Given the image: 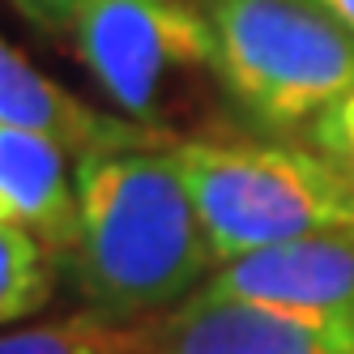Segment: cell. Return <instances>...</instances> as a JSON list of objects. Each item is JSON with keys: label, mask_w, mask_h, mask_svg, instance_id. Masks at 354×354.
Listing matches in <instances>:
<instances>
[{"label": "cell", "mask_w": 354, "mask_h": 354, "mask_svg": "<svg viewBox=\"0 0 354 354\" xmlns=\"http://www.w3.org/2000/svg\"><path fill=\"white\" fill-rule=\"evenodd\" d=\"M73 188L77 239L60 265L90 312L124 324L171 312L218 269L167 145L77 154Z\"/></svg>", "instance_id": "6da1fadb"}, {"label": "cell", "mask_w": 354, "mask_h": 354, "mask_svg": "<svg viewBox=\"0 0 354 354\" xmlns=\"http://www.w3.org/2000/svg\"><path fill=\"white\" fill-rule=\"evenodd\" d=\"M218 265L273 243L354 231V184L320 149L180 133L167 141Z\"/></svg>", "instance_id": "7a4b0ae2"}, {"label": "cell", "mask_w": 354, "mask_h": 354, "mask_svg": "<svg viewBox=\"0 0 354 354\" xmlns=\"http://www.w3.org/2000/svg\"><path fill=\"white\" fill-rule=\"evenodd\" d=\"M218 86L261 133L312 129L354 90V39L312 0H205Z\"/></svg>", "instance_id": "3957f363"}, {"label": "cell", "mask_w": 354, "mask_h": 354, "mask_svg": "<svg viewBox=\"0 0 354 354\" xmlns=\"http://www.w3.org/2000/svg\"><path fill=\"white\" fill-rule=\"evenodd\" d=\"M73 56L124 120L154 133L171 129L175 98L218 77V39L205 0H90L73 21Z\"/></svg>", "instance_id": "277c9868"}, {"label": "cell", "mask_w": 354, "mask_h": 354, "mask_svg": "<svg viewBox=\"0 0 354 354\" xmlns=\"http://www.w3.org/2000/svg\"><path fill=\"white\" fill-rule=\"evenodd\" d=\"M129 324L141 354H354V324L209 299L201 290L180 308Z\"/></svg>", "instance_id": "5b68a950"}, {"label": "cell", "mask_w": 354, "mask_h": 354, "mask_svg": "<svg viewBox=\"0 0 354 354\" xmlns=\"http://www.w3.org/2000/svg\"><path fill=\"white\" fill-rule=\"evenodd\" d=\"M201 295L354 324V231L273 243L218 265Z\"/></svg>", "instance_id": "8992f818"}, {"label": "cell", "mask_w": 354, "mask_h": 354, "mask_svg": "<svg viewBox=\"0 0 354 354\" xmlns=\"http://www.w3.org/2000/svg\"><path fill=\"white\" fill-rule=\"evenodd\" d=\"M0 124L52 137L73 158L90 154V149H129V145H167L171 141L167 133H154L145 124L94 111L77 94L56 86L47 73H39L5 35H0Z\"/></svg>", "instance_id": "52a82bcc"}, {"label": "cell", "mask_w": 354, "mask_h": 354, "mask_svg": "<svg viewBox=\"0 0 354 354\" xmlns=\"http://www.w3.org/2000/svg\"><path fill=\"white\" fill-rule=\"evenodd\" d=\"M68 158L60 141L0 124V222L26 226L60 261L77 239V188Z\"/></svg>", "instance_id": "ba28073f"}, {"label": "cell", "mask_w": 354, "mask_h": 354, "mask_svg": "<svg viewBox=\"0 0 354 354\" xmlns=\"http://www.w3.org/2000/svg\"><path fill=\"white\" fill-rule=\"evenodd\" d=\"M60 257L26 226L0 222V324L43 312L56 295Z\"/></svg>", "instance_id": "9c48e42d"}, {"label": "cell", "mask_w": 354, "mask_h": 354, "mask_svg": "<svg viewBox=\"0 0 354 354\" xmlns=\"http://www.w3.org/2000/svg\"><path fill=\"white\" fill-rule=\"evenodd\" d=\"M0 354H141V346L133 324L107 320L86 308L68 320H47V324L0 333Z\"/></svg>", "instance_id": "30bf717a"}, {"label": "cell", "mask_w": 354, "mask_h": 354, "mask_svg": "<svg viewBox=\"0 0 354 354\" xmlns=\"http://www.w3.org/2000/svg\"><path fill=\"white\" fill-rule=\"evenodd\" d=\"M312 141H316L320 154H324L328 162H337V171L354 184V90L342 94L333 107H324V111L316 115Z\"/></svg>", "instance_id": "8fae6325"}, {"label": "cell", "mask_w": 354, "mask_h": 354, "mask_svg": "<svg viewBox=\"0 0 354 354\" xmlns=\"http://www.w3.org/2000/svg\"><path fill=\"white\" fill-rule=\"evenodd\" d=\"M9 5L30 21V26L47 30V35H68L73 21L86 13L90 0H9Z\"/></svg>", "instance_id": "7c38bea8"}, {"label": "cell", "mask_w": 354, "mask_h": 354, "mask_svg": "<svg viewBox=\"0 0 354 354\" xmlns=\"http://www.w3.org/2000/svg\"><path fill=\"white\" fill-rule=\"evenodd\" d=\"M312 5H316L324 17H333L337 26L354 39V0H312Z\"/></svg>", "instance_id": "4fadbf2b"}]
</instances>
